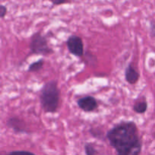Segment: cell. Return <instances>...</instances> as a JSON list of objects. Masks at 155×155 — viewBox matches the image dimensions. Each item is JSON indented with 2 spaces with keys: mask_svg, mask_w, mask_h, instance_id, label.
I'll return each instance as SVG.
<instances>
[{
  "mask_svg": "<svg viewBox=\"0 0 155 155\" xmlns=\"http://www.w3.org/2000/svg\"><path fill=\"white\" fill-rule=\"evenodd\" d=\"M110 146L120 155H138L142 152V141L133 121H122L105 135Z\"/></svg>",
  "mask_w": 155,
  "mask_h": 155,
  "instance_id": "cell-1",
  "label": "cell"
},
{
  "mask_svg": "<svg viewBox=\"0 0 155 155\" xmlns=\"http://www.w3.org/2000/svg\"><path fill=\"white\" fill-rule=\"evenodd\" d=\"M61 99V91L58 82L50 80L42 86L39 93V101L45 113H55L58 111Z\"/></svg>",
  "mask_w": 155,
  "mask_h": 155,
  "instance_id": "cell-2",
  "label": "cell"
},
{
  "mask_svg": "<svg viewBox=\"0 0 155 155\" xmlns=\"http://www.w3.org/2000/svg\"><path fill=\"white\" fill-rule=\"evenodd\" d=\"M29 47L32 54L37 55L48 56L54 53L52 48L48 45L46 37L42 35L40 31L32 35Z\"/></svg>",
  "mask_w": 155,
  "mask_h": 155,
  "instance_id": "cell-3",
  "label": "cell"
},
{
  "mask_svg": "<svg viewBox=\"0 0 155 155\" xmlns=\"http://www.w3.org/2000/svg\"><path fill=\"white\" fill-rule=\"evenodd\" d=\"M68 51L73 55L81 58L84 54V44L81 37L77 35H71L67 40Z\"/></svg>",
  "mask_w": 155,
  "mask_h": 155,
  "instance_id": "cell-4",
  "label": "cell"
},
{
  "mask_svg": "<svg viewBox=\"0 0 155 155\" xmlns=\"http://www.w3.org/2000/svg\"><path fill=\"white\" fill-rule=\"evenodd\" d=\"M78 107L84 112H92L98 107L96 98L91 95L80 98L77 101Z\"/></svg>",
  "mask_w": 155,
  "mask_h": 155,
  "instance_id": "cell-5",
  "label": "cell"
},
{
  "mask_svg": "<svg viewBox=\"0 0 155 155\" xmlns=\"http://www.w3.org/2000/svg\"><path fill=\"white\" fill-rule=\"evenodd\" d=\"M6 125L8 128L12 129L15 133H22V134L30 133L24 120L20 119L18 117H12L8 118L6 122Z\"/></svg>",
  "mask_w": 155,
  "mask_h": 155,
  "instance_id": "cell-6",
  "label": "cell"
},
{
  "mask_svg": "<svg viewBox=\"0 0 155 155\" xmlns=\"http://www.w3.org/2000/svg\"><path fill=\"white\" fill-rule=\"evenodd\" d=\"M140 77L139 71L134 68L133 64H130L125 70V80L129 84L135 85L138 83Z\"/></svg>",
  "mask_w": 155,
  "mask_h": 155,
  "instance_id": "cell-7",
  "label": "cell"
},
{
  "mask_svg": "<svg viewBox=\"0 0 155 155\" xmlns=\"http://www.w3.org/2000/svg\"><path fill=\"white\" fill-rule=\"evenodd\" d=\"M147 109H148V102L146 101V100L143 99V98L136 101L133 105V110L139 114H142L145 113L147 111Z\"/></svg>",
  "mask_w": 155,
  "mask_h": 155,
  "instance_id": "cell-8",
  "label": "cell"
},
{
  "mask_svg": "<svg viewBox=\"0 0 155 155\" xmlns=\"http://www.w3.org/2000/svg\"><path fill=\"white\" fill-rule=\"evenodd\" d=\"M44 64H45V60L42 58L39 59V60L33 62L32 64H30V66L28 67L27 71L32 73L38 72V71H39L42 68H43Z\"/></svg>",
  "mask_w": 155,
  "mask_h": 155,
  "instance_id": "cell-9",
  "label": "cell"
},
{
  "mask_svg": "<svg viewBox=\"0 0 155 155\" xmlns=\"http://www.w3.org/2000/svg\"><path fill=\"white\" fill-rule=\"evenodd\" d=\"M89 132L91 136H93V138L95 139H98V140H105L106 139L105 136H104V133L98 128H91Z\"/></svg>",
  "mask_w": 155,
  "mask_h": 155,
  "instance_id": "cell-10",
  "label": "cell"
},
{
  "mask_svg": "<svg viewBox=\"0 0 155 155\" xmlns=\"http://www.w3.org/2000/svg\"><path fill=\"white\" fill-rule=\"evenodd\" d=\"M84 149L85 153L87 155H95L98 154V151L95 149V148L93 146V145L91 143H89V142L85 144Z\"/></svg>",
  "mask_w": 155,
  "mask_h": 155,
  "instance_id": "cell-11",
  "label": "cell"
},
{
  "mask_svg": "<svg viewBox=\"0 0 155 155\" xmlns=\"http://www.w3.org/2000/svg\"><path fill=\"white\" fill-rule=\"evenodd\" d=\"M51 3H52L53 6L56 5H61L63 4H67V3L71 2L72 0H48Z\"/></svg>",
  "mask_w": 155,
  "mask_h": 155,
  "instance_id": "cell-12",
  "label": "cell"
},
{
  "mask_svg": "<svg viewBox=\"0 0 155 155\" xmlns=\"http://www.w3.org/2000/svg\"><path fill=\"white\" fill-rule=\"evenodd\" d=\"M8 9L6 6L0 5V18H4L7 14Z\"/></svg>",
  "mask_w": 155,
  "mask_h": 155,
  "instance_id": "cell-13",
  "label": "cell"
},
{
  "mask_svg": "<svg viewBox=\"0 0 155 155\" xmlns=\"http://www.w3.org/2000/svg\"><path fill=\"white\" fill-rule=\"evenodd\" d=\"M149 30L151 32V35L152 37H154L155 36V24L154 21H151L150 22V26H149Z\"/></svg>",
  "mask_w": 155,
  "mask_h": 155,
  "instance_id": "cell-14",
  "label": "cell"
}]
</instances>
